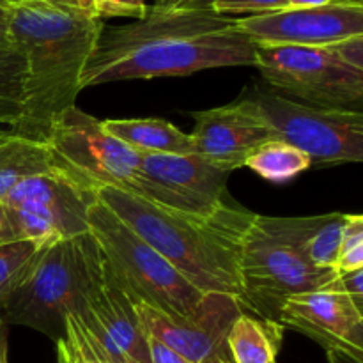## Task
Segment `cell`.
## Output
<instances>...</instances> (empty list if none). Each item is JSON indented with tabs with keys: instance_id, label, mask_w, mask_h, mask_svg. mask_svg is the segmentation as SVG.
<instances>
[{
	"instance_id": "1",
	"label": "cell",
	"mask_w": 363,
	"mask_h": 363,
	"mask_svg": "<svg viewBox=\"0 0 363 363\" xmlns=\"http://www.w3.org/2000/svg\"><path fill=\"white\" fill-rule=\"evenodd\" d=\"M255 48L236 27V18L213 9L149 6L138 20L103 27L82 87L255 66Z\"/></svg>"
},
{
	"instance_id": "2",
	"label": "cell",
	"mask_w": 363,
	"mask_h": 363,
	"mask_svg": "<svg viewBox=\"0 0 363 363\" xmlns=\"http://www.w3.org/2000/svg\"><path fill=\"white\" fill-rule=\"evenodd\" d=\"M103 27L101 18L74 4L20 0L7 9V38L25 57L23 106L7 131L45 144L57 119L77 106Z\"/></svg>"
},
{
	"instance_id": "3",
	"label": "cell",
	"mask_w": 363,
	"mask_h": 363,
	"mask_svg": "<svg viewBox=\"0 0 363 363\" xmlns=\"http://www.w3.org/2000/svg\"><path fill=\"white\" fill-rule=\"evenodd\" d=\"M96 197L165 257L201 293L240 300V252L255 213L225 204L209 216L160 208L123 188H101Z\"/></svg>"
},
{
	"instance_id": "4",
	"label": "cell",
	"mask_w": 363,
	"mask_h": 363,
	"mask_svg": "<svg viewBox=\"0 0 363 363\" xmlns=\"http://www.w3.org/2000/svg\"><path fill=\"white\" fill-rule=\"evenodd\" d=\"M103 282L101 252L91 233L55 241L45 248L27 282L0 308V319L39 330L59 342L64 319L78 314Z\"/></svg>"
},
{
	"instance_id": "5",
	"label": "cell",
	"mask_w": 363,
	"mask_h": 363,
	"mask_svg": "<svg viewBox=\"0 0 363 363\" xmlns=\"http://www.w3.org/2000/svg\"><path fill=\"white\" fill-rule=\"evenodd\" d=\"M89 230L101 252L105 279L124 291L135 303L170 314H184L206 294L195 289L99 199L89 211Z\"/></svg>"
},
{
	"instance_id": "6",
	"label": "cell",
	"mask_w": 363,
	"mask_h": 363,
	"mask_svg": "<svg viewBox=\"0 0 363 363\" xmlns=\"http://www.w3.org/2000/svg\"><path fill=\"white\" fill-rule=\"evenodd\" d=\"M255 67L286 98L319 108L362 112L363 69L340 55L337 45H257Z\"/></svg>"
},
{
	"instance_id": "7",
	"label": "cell",
	"mask_w": 363,
	"mask_h": 363,
	"mask_svg": "<svg viewBox=\"0 0 363 363\" xmlns=\"http://www.w3.org/2000/svg\"><path fill=\"white\" fill-rule=\"evenodd\" d=\"M335 277L337 272L318 268L289 241L269 230L261 215L254 216L240 252V303L245 312L277 321L287 298L323 289Z\"/></svg>"
},
{
	"instance_id": "8",
	"label": "cell",
	"mask_w": 363,
	"mask_h": 363,
	"mask_svg": "<svg viewBox=\"0 0 363 363\" xmlns=\"http://www.w3.org/2000/svg\"><path fill=\"white\" fill-rule=\"evenodd\" d=\"M45 144L53 167L94 194L101 188L130 190L142 156L78 106L57 119Z\"/></svg>"
},
{
	"instance_id": "9",
	"label": "cell",
	"mask_w": 363,
	"mask_h": 363,
	"mask_svg": "<svg viewBox=\"0 0 363 363\" xmlns=\"http://www.w3.org/2000/svg\"><path fill=\"white\" fill-rule=\"evenodd\" d=\"M96 199L57 169L28 177L2 199L7 241L55 243L91 233L89 211Z\"/></svg>"
},
{
	"instance_id": "10",
	"label": "cell",
	"mask_w": 363,
	"mask_h": 363,
	"mask_svg": "<svg viewBox=\"0 0 363 363\" xmlns=\"http://www.w3.org/2000/svg\"><path fill=\"white\" fill-rule=\"evenodd\" d=\"M250 98L275 137L307 155L312 167L363 162V112L303 105L275 91H255Z\"/></svg>"
},
{
	"instance_id": "11",
	"label": "cell",
	"mask_w": 363,
	"mask_h": 363,
	"mask_svg": "<svg viewBox=\"0 0 363 363\" xmlns=\"http://www.w3.org/2000/svg\"><path fill=\"white\" fill-rule=\"evenodd\" d=\"M234 170L199 155H142L128 191L170 211L209 216L227 204Z\"/></svg>"
},
{
	"instance_id": "12",
	"label": "cell",
	"mask_w": 363,
	"mask_h": 363,
	"mask_svg": "<svg viewBox=\"0 0 363 363\" xmlns=\"http://www.w3.org/2000/svg\"><path fill=\"white\" fill-rule=\"evenodd\" d=\"M147 335L172 347L188 363H211L229 358L227 333L243 312L233 294L206 293L184 314H170L137 303Z\"/></svg>"
},
{
	"instance_id": "13",
	"label": "cell",
	"mask_w": 363,
	"mask_h": 363,
	"mask_svg": "<svg viewBox=\"0 0 363 363\" xmlns=\"http://www.w3.org/2000/svg\"><path fill=\"white\" fill-rule=\"evenodd\" d=\"M236 27L255 45L326 46L363 35V4L287 7L275 13L236 18Z\"/></svg>"
},
{
	"instance_id": "14",
	"label": "cell",
	"mask_w": 363,
	"mask_h": 363,
	"mask_svg": "<svg viewBox=\"0 0 363 363\" xmlns=\"http://www.w3.org/2000/svg\"><path fill=\"white\" fill-rule=\"evenodd\" d=\"M277 321L315 340L326 353L363 360V301L323 287L294 294L282 303Z\"/></svg>"
},
{
	"instance_id": "15",
	"label": "cell",
	"mask_w": 363,
	"mask_h": 363,
	"mask_svg": "<svg viewBox=\"0 0 363 363\" xmlns=\"http://www.w3.org/2000/svg\"><path fill=\"white\" fill-rule=\"evenodd\" d=\"M194 131L190 133L194 155L229 169H241L254 149L275 137L272 124L257 103L243 99L191 113Z\"/></svg>"
},
{
	"instance_id": "16",
	"label": "cell",
	"mask_w": 363,
	"mask_h": 363,
	"mask_svg": "<svg viewBox=\"0 0 363 363\" xmlns=\"http://www.w3.org/2000/svg\"><path fill=\"white\" fill-rule=\"evenodd\" d=\"M78 318L96 335V339L124 363H151L147 332L144 328L137 303L124 291L105 282L91 293Z\"/></svg>"
},
{
	"instance_id": "17",
	"label": "cell",
	"mask_w": 363,
	"mask_h": 363,
	"mask_svg": "<svg viewBox=\"0 0 363 363\" xmlns=\"http://www.w3.org/2000/svg\"><path fill=\"white\" fill-rule=\"evenodd\" d=\"M346 213H328L318 216H262L269 230L296 247L318 268L337 272Z\"/></svg>"
},
{
	"instance_id": "18",
	"label": "cell",
	"mask_w": 363,
	"mask_h": 363,
	"mask_svg": "<svg viewBox=\"0 0 363 363\" xmlns=\"http://www.w3.org/2000/svg\"><path fill=\"white\" fill-rule=\"evenodd\" d=\"M103 126L140 155H191V137L165 119H110Z\"/></svg>"
},
{
	"instance_id": "19",
	"label": "cell",
	"mask_w": 363,
	"mask_h": 363,
	"mask_svg": "<svg viewBox=\"0 0 363 363\" xmlns=\"http://www.w3.org/2000/svg\"><path fill=\"white\" fill-rule=\"evenodd\" d=\"M284 326L252 312H241L227 333V353L233 363H277Z\"/></svg>"
},
{
	"instance_id": "20",
	"label": "cell",
	"mask_w": 363,
	"mask_h": 363,
	"mask_svg": "<svg viewBox=\"0 0 363 363\" xmlns=\"http://www.w3.org/2000/svg\"><path fill=\"white\" fill-rule=\"evenodd\" d=\"M52 170L55 167L46 144L0 128V201L21 181Z\"/></svg>"
},
{
	"instance_id": "21",
	"label": "cell",
	"mask_w": 363,
	"mask_h": 363,
	"mask_svg": "<svg viewBox=\"0 0 363 363\" xmlns=\"http://www.w3.org/2000/svg\"><path fill=\"white\" fill-rule=\"evenodd\" d=\"M243 167L254 170L269 183H287L311 169L312 162L300 149L279 138H272L254 149L245 160Z\"/></svg>"
},
{
	"instance_id": "22",
	"label": "cell",
	"mask_w": 363,
	"mask_h": 363,
	"mask_svg": "<svg viewBox=\"0 0 363 363\" xmlns=\"http://www.w3.org/2000/svg\"><path fill=\"white\" fill-rule=\"evenodd\" d=\"M25 91V57L7 35H0V126L20 119Z\"/></svg>"
},
{
	"instance_id": "23",
	"label": "cell",
	"mask_w": 363,
	"mask_h": 363,
	"mask_svg": "<svg viewBox=\"0 0 363 363\" xmlns=\"http://www.w3.org/2000/svg\"><path fill=\"white\" fill-rule=\"evenodd\" d=\"M48 245L32 240L0 243V308L27 282Z\"/></svg>"
},
{
	"instance_id": "24",
	"label": "cell",
	"mask_w": 363,
	"mask_h": 363,
	"mask_svg": "<svg viewBox=\"0 0 363 363\" xmlns=\"http://www.w3.org/2000/svg\"><path fill=\"white\" fill-rule=\"evenodd\" d=\"M59 342L73 363H124L113 357L74 314L64 319V339Z\"/></svg>"
},
{
	"instance_id": "25",
	"label": "cell",
	"mask_w": 363,
	"mask_h": 363,
	"mask_svg": "<svg viewBox=\"0 0 363 363\" xmlns=\"http://www.w3.org/2000/svg\"><path fill=\"white\" fill-rule=\"evenodd\" d=\"M360 268H363V216L347 215L337 259V273Z\"/></svg>"
},
{
	"instance_id": "26",
	"label": "cell",
	"mask_w": 363,
	"mask_h": 363,
	"mask_svg": "<svg viewBox=\"0 0 363 363\" xmlns=\"http://www.w3.org/2000/svg\"><path fill=\"white\" fill-rule=\"evenodd\" d=\"M211 9L222 16H254L287 9V0H211Z\"/></svg>"
},
{
	"instance_id": "27",
	"label": "cell",
	"mask_w": 363,
	"mask_h": 363,
	"mask_svg": "<svg viewBox=\"0 0 363 363\" xmlns=\"http://www.w3.org/2000/svg\"><path fill=\"white\" fill-rule=\"evenodd\" d=\"M98 18H133L138 20L147 11V0H91Z\"/></svg>"
},
{
	"instance_id": "28",
	"label": "cell",
	"mask_w": 363,
	"mask_h": 363,
	"mask_svg": "<svg viewBox=\"0 0 363 363\" xmlns=\"http://www.w3.org/2000/svg\"><path fill=\"white\" fill-rule=\"evenodd\" d=\"M326 287L347 294V296L354 298V300L363 301V268L346 273H337L335 279Z\"/></svg>"
},
{
	"instance_id": "29",
	"label": "cell",
	"mask_w": 363,
	"mask_h": 363,
	"mask_svg": "<svg viewBox=\"0 0 363 363\" xmlns=\"http://www.w3.org/2000/svg\"><path fill=\"white\" fill-rule=\"evenodd\" d=\"M147 347L151 363H188L179 353H176L172 347L160 342L158 339H155V337L151 335L147 337Z\"/></svg>"
},
{
	"instance_id": "30",
	"label": "cell",
	"mask_w": 363,
	"mask_h": 363,
	"mask_svg": "<svg viewBox=\"0 0 363 363\" xmlns=\"http://www.w3.org/2000/svg\"><path fill=\"white\" fill-rule=\"evenodd\" d=\"M155 7L163 9H211V0H156Z\"/></svg>"
},
{
	"instance_id": "31",
	"label": "cell",
	"mask_w": 363,
	"mask_h": 363,
	"mask_svg": "<svg viewBox=\"0 0 363 363\" xmlns=\"http://www.w3.org/2000/svg\"><path fill=\"white\" fill-rule=\"evenodd\" d=\"M333 2H340V0H287V7H318Z\"/></svg>"
},
{
	"instance_id": "32",
	"label": "cell",
	"mask_w": 363,
	"mask_h": 363,
	"mask_svg": "<svg viewBox=\"0 0 363 363\" xmlns=\"http://www.w3.org/2000/svg\"><path fill=\"white\" fill-rule=\"evenodd\" d=\"M0 363H9L7 360V325L0 319Z\"/></svg>"
},
{
	"instance_id": "33",
	"label": "cell",
	"mask_w": 363,
	"mask_h": 363,
	"mask_svg": "<svg viewBox=\"0 0 363 363\" xmlns=\"http://www.w3.org/2000/svg\"><path fill=\"white\" fill-rule=\"evenodd\" d=\"M328 354L330 363H363V360H358V358L350 357V354L344 353H326Z\"/></svg>"
},
{
	"instance_id": "34",
	"label": "cell",
	"mask_w": 363,
	"mask_h": 363,
	"mask_svg": "<svg viewBox=\"0 0 363 363\" xmlns=\"http://www.w3.org/2000/svg\"><path fill=\"white\" fill-rule=\"evenodd\" d=\"M0 243H7V236H6V211H4L2 201H0Z\"/></svg>"
},
{
	"instance_id": "35",
	"label": "cell",
	"mask_w": 363,
	"mask_h": 363,
	"mask_svg": "<svg viewBox=\"0 0 363 363\" xmlns=\"http://www.w3.org/2000/svg\"><path fill=\"white\" fill-rule=\"evenodd\" d=\"M7 9L9 7H0V35H7Z\"/></svg>"
},
{
	"instance_id": "36",
	"label": "cell",
	"mask_w": 363,
	"mask_h": 363,
	"mask_svg": "<svg viewBox=\"0 0 363 363\" xmlns=\"http://www.w3.org/2000/svg\"><path fill=\"white\" fill-rule=\"evenodd\" d=\"M74 2H77L78 6H80V7H84V9H89V11H92L91 0H74ZM92 13H94V11H92Z\"/></svg>"
},
{
	"instance_id": "37",
	"label": "cell",
	"mask_w": 363,
	"mask_h": 363,
	"mask_svg": "<svg viewBox=\"0 0 363 363\" xmlns=\"http://www.w3.org/2000/svg\"><path fill=\"white\" fill-rule=\"evenodd\" d=\"M18 2H20V0H0V7H11Z\"/></svg>"
},
{
	"instance_id": "38",
	"label": "cell",
	"mask_w": 363,
	"mask_h": 363,
	"mask_svg": "<svg viewBox=\"0 0 363 363\" xmlns=\"http://www.w3.org/2000/svg\"><path fill=\"white\" fill-rule=\"evenodd\" d=\"M45 2H52V4H74V6H78L74 0H45Z\"/></svg>"
},
{
	"instance_id": "39",
	"label": "cell",
	"mask_w": 363,
	"mask_h": 363,
	"mask_svg": "<svg viewBox=\"0 0 363 363\" xmlns=\"http://www.w3.org/2000/svg\"><path fill=\"white\" fill-rule=\"evenodd\" d=\"M340 2H350V4H363V0H340Z\"/></svg>"
},
{
	"instance_id": "40",
	"label": "cell",
	"mask_w": 363,
	"mask_h": 363,
	"mask_svg": "<svg viewBox=\"0 0 363 363\" xmlns=\"http://www.w3.org/2000/svg\"><path fill=\"white\" fill-rule=\"evenodd\" d=\"M211 363H233V362H230V358H223V360H216V362H211Z\"/></svg>"
}]
</instances>
